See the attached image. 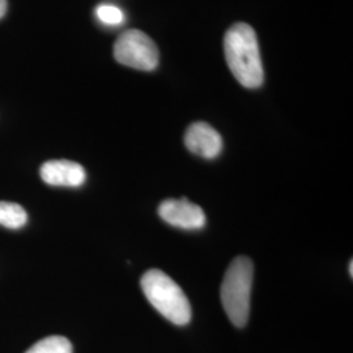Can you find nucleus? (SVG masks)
Instances as JSON below:
<instances>
[{"instance_id": "1", "label": "nucleus", "mask_w": 353, "mask_h": 353, "mask_svg": "<svg viewBox=\"0 0 353 353\" xmlns=\"http://www.w3.org/2000/svg\"><path fill=\"white\" fill-rule=\"evenodd\" d=\"M224 51L230 72L245 88H259L265 80L258 38L252 26L239 23L229 28Z\"/></svg>"}, {"instance_id": "2", "label": "nucleus", "mask_w": 353, "mask_h": 353, "mask_svg": "<svg viewBox=\"0 0 353 353\" xmlns=\"http://www.w3.org/2000/svg\"><path fill=\"white\" fill-rule=\"evenodd\" d=\"M144 296L152 306L176 326L191 321V305L185 292L170 276L160 270L147 271L140 280Z\"/></svg>"}, {"instance_id": "3", "label": "nucleus", "mask_w": 353, "mask_h": 353, "mask_svg": "<svg viewBox=\"0 0 353 353\" xmlns=\"http://www.w3.org/2000/svg\"><path fill=\"white\" fill-rule=\"evenodd\" d=\"M254 265L246 256H237L228 267L221 284V303L236 327H245L250 314Z\"/></svg>"}, {"instance_id": "4", "label": "nucleus", "mask_w": 353, "mask_h": 353, "mask_svg": "<svg viewBox=\"0 0 353 353\" xmlns=\"http://www.w3.org/2000/svg\"><path fill=\"white\" fill-rule=\"evenodd\" d=\"M118 63L140 71H153L159 65V49L150 36L139 29L123 32L114 43Z\"/></svg>"}, {"instance_id": "5", "label": "nucleus", "mask_w": 353, "mask_h": 353, "mask_svg": "<svg viewBox=\"0 0 353 353\" xmlns=\"http://www.w3.org/2000/svg\"><path fill=\"white\" fill-rule=\"evenodd\" d=\"M159 214L173 227L196 230L205 225V214L199 205L183 199H166L159 207Z\"/></svg>"}, {"instance_id": "6", "label": "nucleus", "mask_w": 353, "mask_h": 353, "mask_svg": "<svg viewBox=\"0 0 353 353\" xmlns=\"http://www.w3.org/2000/svg\"><path fill=\"white\" fill-rule=\"evenodd\" d=\"M185 144L190 152L207 160L217 157L223 151L221 135L205 122L190 125L185 134Z\"/></svg>"}, {"instance_id": "7", "label": "nucleus", "mask_w": 353, "mask_h": 353, "mask_svg": "<svg viewBox=\"0 0 353 353\" xmlns=\"http://www.w3.org/2000/svg\"><path fill=\"white\" fill-rule=\"evenodd\" d=\"M39 174L43 182L51 186L79 188L85 182L84 168L68 160H51L41 166Z\"/></svg>"}, {"instance_id": "8", "label": "nucleus", "mask_w": 353, "mask_h": 353, "mask_svg": "<svg viewBox=\"0 0 353 353\" xmlns=\"http://www.w3.org/2000/svg\"><path fill=\"white\" fill-rule=\"evenodd\" d=\"M28 221L26 211L17 203L0 202V225L21 229Z\"/></svg>"}, {"instance_id": "9", "label": "nucleus", "mask_w": 353, "mask_h": 353, "mask_svg": "<svg viewBox=\"0 0 353 353\" xmlns=\"http://www.w3.org/2000/svg\"><path fill=\"white\" fill-rule=\"evenodd\" d=\"M26 353H72V344L64 336L52 335L37 341Z\"/></svg>"}, {"instance_id": "10", "label": "nucleus", "mask_w": 353, "mask_h": 353, "mask_svg": "<svg viewBox=\"0 0 353 353\" xmlns=\"http://www.w3.org/2000/svg\"><path fill=\"white\" fill-rule=\"evenodd\" d=\"M96 14L99 20L105 26H121L125 21V13L121 8L112 4H101L96 8Z\"/></svg>"}, {"instance_id": "11", "label": "nucleus", "mask_w": 353, "mask_h": 353, "mask_svg": "<svg viewBox=\"0 0 353 353\" xmlns=\"http://www.w3.org/2000/svg\"><path fill=\"white\" fill-rule=\"evenodd\" d=\"M7 7H8L7 0H0V19L7 12Z\"/></svg>"}, {"instance_id": "12", "label": "nucleus", "mask_w": 353, "mask_h": 353, "mask_svg": "<svg viewBox=\"0 0 353 353\" xmlns=\"http://www.w3.org/2000/svg\"><path fill=\"white\" fill-rule=\"evenodd\" d=\"M350 275H351V278L353 276V262L351 261L350 262Z\"/></svg>"}]
</instances>
